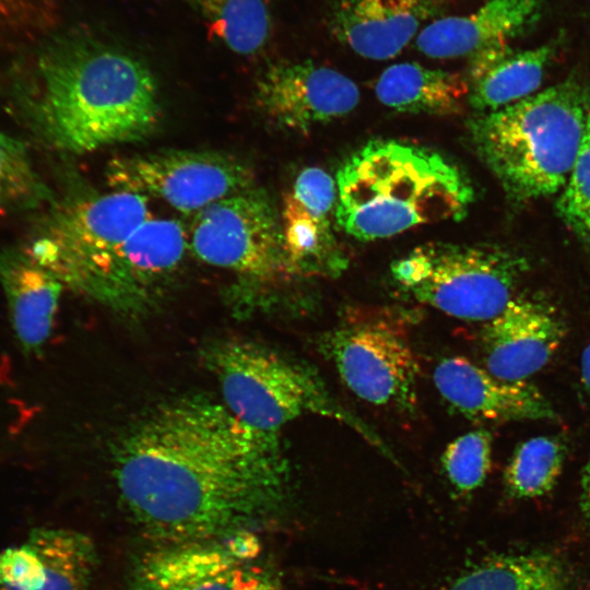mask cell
<instances>
[{
	"instance_id": "cell-1",
	"label": "cell",
	"mask_w": 590,
	"mask_h": 590,
	"mask_svg": "<svg viewBox=\"0 0 590 590\" xmlns=\"http://www.w3.org/2000/svg\"><path fill=\"white\" fill-rule=\"evenodd\" d=\"M114 477L135 524L157 543L255 533L284 511L290 495L279 433L197 396L135 424L115 451Z\"/></svg>"
},
{
	"instance_id": "cell-2",
	"label": "cell",
	"mask_w": 590,
	"mask_h": 590,
	"mask_svg": "<svg viewBox=\"0 0 590 590\" xmlns=\"http://www.w3.org/2000/svg\"><path fill=\"white\" fill-rule=\"evenodd\" d=\"M13 105L40 141L71 154L142 140L161 117L149 66L83 30L60 34L39 50L14 84Z\"/></svg>"
},
{
	"instance_id": "cell-3",
	"label": "cell",
	"mask_w": 590,
	"mask_h": 590,
	"mask_svg": "<svg viewBox=\"0 0 590 590\" xmlns=\"http://www.w3.org/2000/svg\"><path fill=\"white\" fill-rule=\"evenodd\" d=\"M472 199L467 177L440 154L378 140L339 169L335 220L349 235L373 240L426 223L459 220Z\"/></svg>"
},
{
	"instance_id": "cell-4",
	"label": "cell",
	"mask_w": 590,
	"mask_h": 590,
	"mask_svg": "<svg viewBox=\"0 0 590 590\" xmlns=\"http://www.w3.org/2000/svg\"><path fill=\"white\" fill-rule=\"evenodd\" d=\"M589 113L586 87L570 78L477 118L472 137L511 197L538 199L565 186Z\"/></svg>"
},
{
	"instance_id": "cell-5",
	"label": "cell",
	"mask_w": 590,
	"mask_h": 590,
	"mask_svg": "<svg viewBox=\"0 0 590 590\" xmlns=\"http://www.w3.org/2000/svg\"><path fill=\"white\" fill-rule=\"evenodd\" d=\"M204 363L215 376L222 402L246 425L270 433L312 414L335 420L394 459L385 441L343 408L308 366L243 339H223L205 347Z\"/></svg>"
},
{
	"instance_id": "cell-6",
	"label": "cell",
	"mask_w": 590,
	"mask_h": 590,
	"mask_svg": "<svg viewBox=\"0 0 590 590\" xmlns=\"http://www.w3.org/2000/svg\"><path fill=\"white\" fill-rule=\"evenodd\" d=\"M150 217L138 193L72 194L51 203L22 247L64 287L95 300L116 250Z\"/></svg>"
},
{
	"instance_id": "cell-7",
	"label": "cell",
	"mask_w": 590,
	"mask_h": 590,
	"mask_svg": "<svg viewBox=\"0 0 590 590\" xmlns=\"http://www.w3.org/2000/svg\"><path fill=\"white\" fill-rule=\"evenodd\" d=\"M528 270L520 257L493 247L432 243L397 260L391 273L414 300L447 316L487 322L519 293Z\"/></svg>"
},
{
	"instance_id": "cell-8",
	"label": "cell",
	"mask_w": 590,
	"mask_h": 590,
	"mask_svg": "<svg viewBox=\"0 0 590 590\" xmlns=\"http://www.w3.org/2000/svg\"><path fill=\"white\" fill-rule=\"evenodd\" d=\"M318 346L361 400L415 412L420 365L398 321L380 312L354 314L320 337Z\"/></svg>"
},
{
	"instance_id": "cell-9",
	"label": "cell",
	"mask_w": 590,
	"mask_h": 590,
	"mask_svg": "<svg viewBox=\"0 0 590 590\" xmlns=\"http://www.w3.org/2000/svg\"><path fill=\"white\" fill-rule=\"evenodd\" d=\"M188 245L203 262L255 282L290 275L280 219L267 193L256 185L197 212Z\"/></svg>"
},
{
	"instance_id": "cell-10",
	"label": "cell",
	"mask_w": 590,
	"mask_h": 590,
	"mask_svg": "<svg viewBox=\"0 0 590 590\" xmlns=\"http://www.w3.org/2000/svg\"><path fill=\"white\" fill-rule=\"evenodd\" d=\"M105 177L114 190L156 197L178 211L194 214L256 185L252 170L240 160L189 150L117 156L109 161Z\"/></svg>"
},
{
	"instance_id": "cell-11",
	"label": "cell",
	"mask_w": 590,
	"mask_h": 590,
	"mask_svg": "<svg viewBox=\"0 0 590 590\" xmlns=\"http://www.w3.org/2000/svg\"><path fill=\"white\" fill-rule=\"evenodd\" d=\"M258 553L256 533L161 542L137 558L129 590H232L237 573Z\"/></svg>"
},
{
	"instance_id": "cell-12",
	"label": "cell",
	"mask_w": 590,
	"mask_h": 590,
	"mask_svg": "<svg viewBox=\"0 0 590 590\" xmlns=\"http://www.w3.org/2000/svg\"><path fill=\"white\" fill-rule=\"evenodd\" d=\"M256 101L278 126L306 132L352 111L359 91L350 78L332 68L310 60L283 61L260 76Z\"/></svg>"
},
{
	"instance_id": "cell-13",
	"label": "cell",
	"mask_w": 590,
	"mask_h": 590,
	"mask_svg": "<svg viewBox=\"0 0 590 590\" xmlns=\"http://www.w3.org/2000/svg\"><path fill=\"white\" fill-rule=\"evenodd\" d=\"M188 248V234L178 221L150 217L116 250L95 300L119 311L143 309Z\"/></svg>"
},
{
	"instance_id": "cell-14",
	"label": "cell",
	"mask_w": 590,
	"mask_h": 590,
	"mask_svg": "<svg viewBox=\"0 0 590 590\" xmlns=\"http://www.w3.org/2000/svg\"><path fill=\"white\" fill-rule=\"evenodd\" d=\"M335 205L337 185L324 170L297 176L280 220L290 275H331L345 267L332 228Z\"/></svg>"
},
{
	"instance_id": "cell-15",
	"label": "cell",
	"mask_w": 590,
	"mask_h": 590,
	"mask_svg": "<svg viewBox=\"0 0 590 590\" xmlns=\"http://www.w3.org/2000/svg\"><path fill=\"white\" fill-rule=\"evenodd\" d=\"M97 564L87 535L36 528L0 553V590H92Z\"/></svg>"
},
{
	"instance_id": "cell-16",
	"label": "cell",
	"mask_w": 590,
	"mask_h": 590,
	"mask_svg": "<svg viewBox=\"0 0 590 590\" xmlns=\"http://www.w3.org/2000/svg\"><path fill=\"white\" fill-rule=\"evenodd\" d=\"M481 337L484 368L505 381H526L558 350L564 326L548 303L518 294L485 322Z\"/></svg>"
},
{
	"instance_id": "cell-17",
	"label": "cell",
	"mask_w": 590,
	"mask_h": 590,
	"mask_svg": "<svg viewBox=\"0 0 590 590\" xmlns=\"http://www.w3.org/2000/svg\"><path fill=\"white\" fill-rule=\"evenodd\" d=\"M434 385L456 412L479 422L551 420L555 412L545 396L527 381H505L463 356L442 358Z\"/></svg>"
},
{
	"instance_id": "cell-18",
	"label": "cell",
	"mask_w": 590,
	"mask_h": 590,
	"mask_svg": "<svg viewBox=\"0 0 590 590\" xmlns=\"http://www.w3.org/2000/svg\"><path fill=\"white\" fill-rule=\"evenodd\" d=\"M437 11L436 0H332L328 27L357 55L385 60L401 52Z\"/></svg>"
},
{
	"instance_id": "cell-19",
	"label": "cell",
	"mask_w": 590,
	"mask_h": 590,
	"mask_svg": "<svg viewBox=\"0 0 590 590\" xmlns=\"http://www.w3.org/2000/svg\"><path fill=\"white\" fill-rule=\"evenodd\" d=\"M540 0H488L467 15L432 21L416 36L417 49L432 58L469 56L507 44L538 20Z\"/></svg>"
},
{
	"instance_id": "cell-20",
	"label": "cell",
	"mask_w": 590,
	"mask_h": 590,
	"mask_svg": "<svg viewBox=\"0 0 590 590\" xmlns=\"http://www.w3.org/2000/svg\"><path fill=\"white\" fill-rule=\"evenodd\" d=\"M0 286L23 353L38 354L51 333L64 286L23 247L0 249Z\"/></svg>"
},
{
	"instance_id": "cell-21",
	"label": "cell",
	"mask_w": 590,
	"mask_h": 590,
	"mask_svg": "<svg viewBox=\"0 0 590 590\" xmlns=\"http://www.w3.org/2000/svg\"><path fill=\"white\" fill-rule=\"evenodd\" d=\"M555 50V43L521 51L502 44L475 54L471 64V104L493 111L533 95Z\"/></svg>"
},
{
	"instance_id": "cell-22",
	"label": "cell",
	"mask_w": 590,
	"mask_h": 590,
	"mask_svg": "<svg viewBox=\"0 0 590 590\" xmlns=\"http://www.w3.org/2000/svg\"><path fill=\"white\" fill-rule=\"evenodd\" d=\"M376 95L382 104L399 111L451 115L462 108L469 85L457 73L402 62L381 73Z\"/></svg>"
},
{
	"instance_id": "cell-23",
	"label": "cell",
	"mask_w": 590,
	"mask_h": 590,
	"mask_svg": "<svg viewBox=\"0 0 590 590\" xmlns=\"http://www.w3.org/2000/svg\"><path fill=\"white\" fill-rule=\"evenodd\" d=\"M447 590H575L565 565L546 553L500 555L462 573Z\"/></svg>"
},
{
	"instance_id": "cell-24",
	"label": "cell",
	"mask_w": 590,
	"mask_h": 590,
	"mask_svg": "<svg viewBox=\"0 0 590 590\" xmlns=\"http://www.w3.org/2000/svg\"><path fill=\"white\" fill-rule=\"evenodd\" d=\"M233 52L251 56L270 39L269 0H182Z\"/></svg>"
},
{
	"instance_id": "cell-25",
	"label": "cell",
	"mask_w": 590,
	"mask_h": 590,
	"mask_svg": "<svg viewBox=\"0 0 590 590\" xmlns=\"http://www.w3.org/2000/svg\"><path fill=\"white\" fill-rule=\"evenodd\" d=\"M565 447L555 436H536L520 444L505 470V484L514 497L534 498L556 484L565 460Z\"/></svg>"
},
{
	"instance_id": "cell-26",
	"label": "cell",
	"mask_w": 590,
	"mask_h": 590,
	"mask_svg": "<svg viewBox=\"0 0 590 590\" xmlns=\"http://www.w3.org/2000/svg\"><path fill=\"white\" fill-rule=\"evenodd\" d=\"M54 201L25 144L0 130V214L33 211Z\"/></svg>"
},
{
	"instance_id": "cell-27",
	"label": "cell",
	"mask_w": 590,
	"mask_h": 590,
	"mask_svg": "<svg viewBox=\"0 0 590 590\" xmlns=\"http://www.w3.org/2000/svg\"><path fill=\"white\" fill-rule=\"evenodd\" d=\"M492 461V436L485 429L465 433L447 445L441 463L450 484L471 493L485 481Z\"/></svg>"
},
{
	"instance_id": "cell-28",
	"label": "cell",
	"mask_w": 590,
	"mask_h": 590,
	"mask_svg": "<svg viewBox=\"0 0 590 590\" xmlns=\"http://www.w3.org/2000/svg\"><path fill=\"white\" fill-rule=\"evenodd\" d=\"M557 209L570 229L590 243V113L578 155L563 187Z\"/></svg>"
},
{
	"instance_id": "cell-29",
	"label": "cell",
	"mask_w": 590,
	"mask_h": 590,
	"mask_svg": "<svg viewBox=\"0 0 590 590\" xmlns=\"http://www.w3.org/2000/svg\"><path fill=\"white\" fill-rule=\"evenodd\" d=\"M54 0H0V27L33 31L46 25L54 11Z\"/></svg>"
},
{
	"instance_id": "cell-30",
	"label": "cell",
	"mask_w": 590,
	"mask_h": 590,
	"mask_svg": "<svg viewBox=\"0 0 590 590\" xmlns=\"http://www.w3.org/2000/svg\"><path fill=\"white\" fill-rule=\"evenodd\" d=\"M232 590H279V580L269 570L247 564L237 573Z\"/></svg>"
},
{
	"instance_id": "cell-31",
	"label": "cell",
	"mask_w": 590,
	"mask_h": 590,
	"mask_svg": "<svg viewBox=\"0 0 590 590\" xmlns=\"http://www.w3.org/2000/svg\"><path fill=\"white\" fill-rule=\"evenodd\" d=\"M580 503L582 511L590 517V458L586 463L581 474Z\"/></svg>"
},
{
	"instance_id": "cell-32",
	"label": "cell",
	"mask_w": 590,
	"mask_h": 590,
	"mask_svg": "<svg viewBox=\"0 0 590 590\" xmlns=\"http://www.w3.org/2000/svg\"><path fill=\"white\" fill-rule=\"evenodd\" d=\"M580 376L585 389L590 393V342L587 344L581 355Z\"/></svg>"
}]
</instances>
